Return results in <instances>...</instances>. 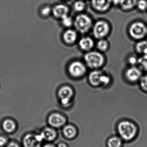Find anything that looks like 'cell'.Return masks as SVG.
<instances>
[{"label":"cell","mask_w":147,"mask_h":147,"mask_svg":"<svg viewBox=\"0 0 147 147\" xmlns=\"http://www.w3.org/2000/svg\"><path fill=\"white\" fill-rule=\"evenodd\" d=\"M49 124L54 127H60L64 125L66 122V119L60 114H53L48 118Z\"/></svg>","instance_id":"30bf717a"},{"label":"cell","mask_w":147,"mask_h":147,"mask_svg":"<svg viewBox=\"0 0 147 147\" xmlns=\"http://www.w3.org/2000/svg\"><path fill=\"white\" fill-rule=\"evenodd\" d=\"M122 0H111V2H113L114 4H120Z\"/></svg>","instance_id":"1f68e13d"},{"label":"cell","mask_w":147,"mask_h":147,"mask_svg":"<svg viewBox=\"0 0 147 147\" xmlns=\"http://www.w3.org/2000/svg\"><path fill=\"white\" fill-rule=\"evenodd\" d=\"M77 33L73 30H67L64 34V40L66 43L69 44L73 43L77 39Z\"/></svg>","instance_id":"2e32d148"},{"label":"cell","mask_w":147,"mask_h":147,"mask_svg":"<svg viewBox=\"0 0 147 147\" xmlns=\"http://www.w3.org/2000/svg\"><path fill=\"white\" fill-rule=\"evenodd\" d=\"M129 62L130 64L132 65H134L137 62V59L134 57H131L129 58Z\"/></svg>","instance_id":"f546056e"},{"label":"cell","mask_w":147,"mask_h":147,"mask_svg":"<svg viewBox=\"0 0 147 147\" xmlns=\"http://www.w3.org/2000/svg\"><path fill=\"white\" fill-rule=\"evenodd\" d=\"M58 147H67V146L65 144H64V143H60L58 145Z\"/></svg>","instance_id":"d6a6232c"},{"label":"cell","mask_w":147,"mask_h":147,"mask_svg":"<svg viewBox=\"0 0 147 147\" xmlns=\"http://www.w3.org/2000/svg\"><path fill=\"white\" fill-rule=\"evenodd\" d=\"M68 12V8L64 5H58L53 9L54 15L58 18H61V19L67 16Z\"/></svg>","instance_id":"4fadbf2b"},{"label":"cell","mask_w":147,"mask_h":147,"mask_svg":"<svg viewBox=\"0 0 147 147\" xmlns=\"http://www.w3.org/2000/svg\"><path fill=\"white\" fill-rule=\"evenodd\" d=\"M117 128L120 136L125 140H131L137 134V128L136 126L129 121L121 122L118 124Z\"/></svg>","instance_id":"6da1fadb"},{"label":"cell","mask_w":147,"mask_h":147,"mask_svg":"<svg viewBox=\"0 0 147 147\" xmlns=\"http://www.w3.org/2000/svg\"><path fill=\"white\" fill-rule=\"evenodd\" d=\"M63 133L66 138L72 139L76 136L77 130L73 126L71 125H67L64 128Z\"/></svg>","instance_id":"e0dca14e"},{"label":"cell","mask_w":147,"mask_h":147,"mask_svg":"<svg viewBox=\"0 0 147 147\" xmlns=\"http://www.w3.org/2000/svg\"><path fill=\"white\" fill-rule=\"evenodd\" d=\"M3 128L6 132L11 133L16 129V124L11 120H6L3 123Z\"/></svg>","instance_id":"ac0fdd59"},{"label":"cell","mask_w":147,"mask_h":147,"mask_svg":"<svg viewBox=\"0 0 147 147\" xmlns=\"http://www.w3.org/2000/svg\"><path fill=\"white\" fill-rule=\"evenodd\" d=\"M85 7V4L83 2L79 1L74 4V8L77 11H81L83 10Z\"/></svg>","instance_id":"cb8c5ba5"},{"label":"cell","mask_w":147,"mask_h":147,"mask_svg":"<svg viewBox=\"0 0 147 147\" xmlns=\"http://www.w3.org/2000/svg\"><path fill=\"white\" fill-rule=\"evenodd\" d=\"M92 21L91 19L85 15L82 14L78 16L75 21V26L77 29L81 33L88 32L91 27Z\"/></svg>","instance_id":"3957f363"},{"label":"cell","mask_w":147,"mask_h":147,"mask_svg":"<svg viewBox=\"0 0 147 147\" xmlns=\"http://www.w3.org/2000/svg\"><path fill=\"white\" fill-rule=\"evenodd\" d=\"M79 46L83 50L88 51L93 47L94 42L90 38H84L81 39L79 41Z\"/></svg>","instance_id":"9a60e30c"},{"label":"cell","mask_w":147,"mask_h":147,"mask_svg":"<svg viewBox=\"0 0 147 147\" xmlns=\"http://www.w3.org/2000/svg\"><path fill=\"white\" fill-rule=\"evenodd\" d=\"M51 9L49 7H46L42 10V13L44 15H47L50 13Z\"/></svg>","instance_id":"f1b7e54d"},{"label":"cell","mask_w":147,"mask_h":147,"mask_svg":"<svg viewBox=\"0 0 147 147\" xmlns=\"http://www.w3.org/2000/svg\"><path fill=\"white\" fill-rule=\"evenodd\" d=\"M69 72L72 76L79 77L86 72V68L81 62H75L71 64L69 68Z\"/></svg>","instance_id":"9c48e42d"},{"label":"cell","mask_w":147,"mask_h":147,"mask_svg":"<svg viewBox=\"0 0 147 147\" xmlns=\"http://www.w3.org/2000/svg\"><path fill=\"white\" fill-rule=\"evenodd\" d=\"M44 140L47 141H52L57 136V133L53 129L47 128L41 133Z\"/></svg>","instance_id":"5bb4252c"},{"label":"cell","mask_w":147,"mask_h":147,"mask_svg":"<svg viewBox=\"0 0 147 147\" xmlns=\"http://www.w3.org/2000/svg\"><path fill=\"white\" fill-rule=\"evenodd\" d=\"M122 144L121 139L117 136L111 137L108 141V147H121Z\"/></svg>","instance_id":"ffe728a7"},{"label":"cell","mask_w":147,"mask_h":147,"mask_svg":"<svg viewBox=\"0 0 147 147\" xmlns=\"http://www.w3.org/2000/svg\"><path fill=\"white\" fill-rule=\"evenodd\" d=\"M43 140L41 134L36 136L28 134L23 139V145L25 147H40Z\"/></svg>","instance_id":"52a82bcc"},{"label":"cell","mask_w":147,"mask_h":147,"mask_svg":"<svg viewBox=\"0 0 147 147\" xmlns=\"http://www.w3.org/2000/svg\"><path fill=\"white\" fill-rule=\"evenodd\" d=\"M138 7L141 10H145L147 8V2L145 0H140L137 3Z\"/></svg>","instance_id":"d4e9b609"},{"label":"cell","mask_w":147,"mask_h":147,"mask_svg":"<svg viewBox=\"0 0 147 147\" xmlns=\"http://www.w3.org/2000/svg\"><path fill=\"white\" fill-rule=\"evenodd\" d=\"M141 75L140 70L135 67L129 68L126 71L125 73L126 78L128 80L131 82L137 81L140 78Z\"/></svg>","instance_id":"8fae6325"},{"label":"cell","mask_w":147,"mask_h":147,"mask_svg":"<svg viewBox=\"0 0 147 147\" xmlns=\"http://www.w3.org/2000/svg\"><path fill=\"white\" fill-rule=\"evenodd\" d=\"M97 47L99 50L102 51H104L107 49L108 47V43L104 40H99L97 43Z\"/></svg>","instance_id":"603a6c76"},{"label":"cell","mask_w":147,"mask_h":147,"mask_svg":"<svg viewBox=\"0 0 147 147\" xmlns=\"http://www.w3.org/2000/svg\"><path fill=\"white\" fill-rule=\"evenodd\" d=\"M85 60L88 66L92 69L100 67L104 62V58L102 54L97 52H91L85 56Z\"/></svg>","instance_id":"7a4b0ae2"},{"label":"cell","mask_w":147,"mask_h":147,"mask_svg":"<svg viewBox=\"0 0 147 147\" xmlns=\"http://www.w3.org/2000/svg\"><path fill=\"white\" fill-rule=\"evenodd\" d=\"M136 50L139 53L147 55V41H142L138 43L136 45Z\"/></svg>","instance_id":"44dd1931"},{"label":"cell","mask_w":147,"mask_h":147,"mask_svg":"<svg viewBox=\"0 0 147 147\" xmlns=\"http://www.w3.org/2000/svg\"><path fill=\"white\" fill-rule=\"evenodd\" d=\"M111 3V0H92L93 7L100 11L107 10L109 8Z\"/></svg>","instance_id":"7c38bea8"},{"label":"cell","mask_w":147,"mask_h":147,"mask_svg":"<svg viewBox=\"0 0 147 147\" xmlns=\"http://www.w3.org/2000/svg\"><path fill=\"white\" fill-rule=\"evenodd\" d=\"M89 80L92 85L97 86L101 84L106 85L110 81L108 76L104 75L102 72L99 71H95L90 74Z\"/></svg>","instance_id":"5b68a950"},{"label":"cell","mask_w":147,"mask_h":147,"mask_svg":"<svg viewBox=\"0 0 147 147\" xmlns=\"http://www.w3.org/2000/svg\"><path fill=\"white\" fill-rule=\"evenodd\" d=\"M73 95V90L68 86L61 87L58 92V96L61 103L64 105H67Z\"/></svg>","instance_id":"ba28073f"},{"label":"cell","mask_w":147,"mask_h":147,"mask_svg":"<svg viewBox=\"0 0 147 147\" xmlns=\"http://www.w3.org/2000/svg\"><path fill=\"white\" fill-rule=\"evenodd\" d=\"M108 24L103 21L98 22L93 28V34L97 38H102L106 36L109 32Z\"/></svg>","instance_id":"8992f818"},{"label":"cell","mask_w":147,"mask_h":147,"mask_svg":"<svg viewBox=\"0 0 147 147\" xmlns=\"http://www.w3.org/2000/svg\"><path fill=\"white\" fill-rule=\"evenodd\" d=\"M62 19L63 24L66 27H69L71 26L72 21L70 17H68L67 16H66L63 17Z\"/></svg>","instance_id":"484cf974"},{"label":"cell","mask_w":147,"mask_h":147,"mask_svg":"<svg viewBox=\"0 0 147 147\" xmlns=\"http://www.w3.org/2000/svg\"><path fill=\"white\" fill-rule=\"evenodd\" d=\"M7 147H20L15 142H10L8 144Z\"/></svg>","instance_id":"4dcf8cb0"},{"label":"cell","mask_w":147,"mask_h":147,"mask_svg":"<svg viewBox=\"0 0 147 147\" xmlns=\"http://www.w3.org/2000/svg\"><path fill=\"white\" fill-rule=\"evenodd\" d=\"M137 3V0H122L120 4L123 9L128 10L133 8Z\"/></svg>","instance_id":"d6986e66"},{"label":"cell","mask_w":147,"mask_h":147,"mask_svg":"<svg viewBox=\"0 0 147 147\" xmlns=\"http://www.w3.org/2000/svg\"><path fill=\"white\" fill-rule=\"evenodd\" d=\"M138 63L141 69L147 70V55H144L143 57L139 59Z\"/></svg>","instance_id":"7402d4cb"},{"label":"cell","mask_w":147,"mask_h":147,"mask_svg":"<svg viewBox=\"0 0 147 147\" xmlns=\"http://www.w3.org/2000/svg\"><path fill=\"white\" fill-rule=\"evenodd\" d=\"M141 86L144 90L147 91V75L144 76L141 80Z\"/></svg>","instance_id":"4316f807"},{"label":"cell","mask_w":147,"mask_h":147,"mask_svg":"<svg viewBox=\"0 0 147 147\" xmlns=\"http://www.w3.org/2000/svg\"><path fill=\"white\" fill-rule=\"evenodd\" d=\"M43 147H55L54 146H53L51 144H47V145H45Z\"/></svg>","instance_id":"836d02e7"},{"label":"cell","mask_w":147,"mask_h":147,"mask_svg":"<svg viewBox=\"0 0 147 147\" xmlns=\"http://www.w3.org/2000/svg\"><path fill=\"white\" fill-rule=\"evenodd\" d=\"M129 32L132 38L140 39L145 37L147 33V28L143 23L136 22L130 26Z\"/></svg>","instance_id":"277c9868"},{"label":"cell","mask_w":147,"mask_h":147,"mask_svg":"<svg viewBox=\"0 0 147 147\" xmlns=\"http://www.w3.org/2000/svg\"><path fill=\"white\" fill-rule=\"evenodd\" d=\"M7 143V139L3 136H0V146H5Z\"/></svg>","instance_id":"83f0119b"}]
</instances>
